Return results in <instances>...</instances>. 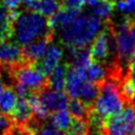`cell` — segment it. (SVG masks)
Segmentation results:
<instances>
[{"label":"cell","instance_id":"13","mask_svg":"<svg viewBox=\"0 0 135 135\" xmlns=\"http://www.w3.org/2000/svg\"><path fill=\"white\" fill-rule=\"evenodd\" d=\"M18 13L16 9H8L0 2V42L8 41L13 37V25Z\"/></svg>","mask_w":135,"mask_h":135},{"label":"cell","instance_id":"19","mask_svg":"<svg viewBox=\"0 0 135 135\" xmlns=\"http://www.w3.org/2000/svg\"><path fill=\"white\" fill-rule=\"evenodd\" d=\"M66 70H68V63L59 64L47 77L49 86L56 91H63L65 89Z\"/></svg>","mask_w":135,"mask_h":135},{"label":"cell","instance_id":"20","mask_svg":"<svg viewBox=\"0 0 135 135\" xmlns=\"http://www.w3.org/2000/svg\"><path fill=\"white\" fill-rule=\"evenodd\" d=\"M31 109H32V112H33V115L34 117L39 120V121H45L47 120L49 118V115H50V112L47 111V109L44 107V104L41 102L39 96L37 93H31L27 98H26Z\"/></svg>","mask_w":135,"mask_h":135},{"label":"cell","instance_id":"33","mask_svg":"<svg viewBox=\"0 0 135 135\" xmlns=\"http://www.w3.org/2000/svg\"><path fill=\"white\" fill-rule=\"evenodd\" d=\"M5 86H4V83H3V81H2V78H1V76H0V92L4 89Z\"/></svg>","mask_w":135,"mask_h":135},{"label":"cell","instance_id":"5","mask_svg":"<svg viewBox=\"0 0 135 135\" xmlns=\"http://www.w3.org/2000/svg\"><path fill=\"white\" fill-rule=\"evenodd\" d=\"M135 128V104H127L117 115L104 119L105 135H130Z\"/></svg>","mask_w":135,"mask_h":135},{"label":"cell","instance_id":"2","mask_svg":"<svg viewBox=\"0 0 135 135\" xmlns=\"http://www.w3.org/2000/svg\"><path fill=\"white\" fill-rule=\"evenodd\" d=\"M102 21L94 15L80 13L77 19L68 27L60 31L61 42L68 49L86 47L96 38L102 26Z\"/></svg>","mask_w":135,"mask_h":135},{"label":"cell","instance_id":"32","mask_svg":"<svg viewBox=\"0 0 135 135\" xmlns=\"http://www.w3.org/2000/svg\"><path fill=\"white\" fill-rule=\"evenodd\" d=\"M130 63H135V46H134V49H133V52H132V55H131Z\"/></svg>","mask_w":135,"mask_h":135},{"label":"cell","instance_id":"26","mask_svg":"<svg viewBox=\"0 0 135 135\" xmlns=\"http://www.w3.org/2000/svg\"><path fill=\"white\" fill-rule=\"evenodd\" d=\"M115 8L127 14L135 12V0H118L115 3Z\"/></svg>","mask_w":135,"mask_h":135},{"label":"cell","instance_id":"24","mask_svg":"<svg viewBox=\"0 0 135 135\" xmlns=\"http://www.w3.org/2000/svg\"><path fill=\"white\" fill-rule=\"evenodd\" d=\"M33 135H68L65 132L55 129L47 120L43 121Z\"/></svg>","mask_w":135,"mask_h":135},{"label":"cell","instance_id":"22","mask_svg":"<svg viewBox=\"0 0 135 135\" xmlns=\"http://www.w3.org/2000/svg\"><path fill=\"white\" fill-rule=\"evenodd\" d=\"M115 3L112 0H100L93 8L94 16L99 18L103 23L110 20V16L113 13Z\"/></svg>","mask_w":135,"mask_h":135},{"label":"cell","instance_id":"29","mask_svg":"<svg viewBox=\"0 0 135 135\" xmlns=\"http://www.w3.org/2000/svg\"><path fill=\"white\" fill-rule=\"evenodd\" d=\"M127 22H128V26H129V31L131 33V35L134 37L135 39V16L132 17H127Z\"/></svg>","mask_w":135,"mask_h":135},{"label":"cell","instance_id":"3","mask_svg":"<svg viewBox=\"0 0 135 135\" xmlns=\"http://www.w3.org/2000/svg\"><path fill=\"white\" fill-rule=\"evenodd\" d=\"M119 80L113 77H105L99 82V94L93 105V110L103 119L119 114L126 107L121 95Z\"/></svg>","mask_w":135,"mask_h":135},{"label":"cell","instance_id":"9","mask_svg":"<svg viewBox=\"0 0 135 135\" xmlns=\"http://www.w3.org/2000/svg\"><path fill=\"white\" fill-rule=\"evenodd\" d=\"M22 3L26 11L36 12L46 19L55 16L61 8L60 0H23Z\"/></svg>","mask_w":135,"mask_h":135},{"label":"cell","instance_id":"21","mask_svg":"<svg viewBox=\"0 0 135 135\" xmlns=\"http://www.w3.org/2000/svg\"><path fill=\"white\" fill-rule=\"evenodd\" d=\"M47 121L55 129L62 132H66L72 122V116L66 111H57L50 113Z\"/></svg>","mask_w":135,"mask_h":135},{"label":"cell","instance_id":"23","mask_svg":"<svg viewBox=\"0 0 135 135\" xmlns=\"http://www.w3.org/2000/svg\"><path fill=\"white\" fill-rule=\"evenodd\" d=\"M88 129H89L88 120L72 118V122L65 133L68 135H86Z\"/></svg>","mask_w":135,"mask_h":135},{"label":"cell","instance_id":"8","mask_svg":"<svg viewBox=\"0 0 135 135\" xmlns=\"http://www.w3.org/2000/svg\"><path fill=\"white\" fill-rule=\"evenodd\" d=\"M23 61L22 47L16 42H0V68H12Z\"/></svg>","mask_w":135,"mask_h":135},{"label":"cell","instance_id":"17","mask_svg":"<svg viewBox=\"0 0 135 135\" xmlns=\"http://www.w3.org/2000/svg\"><path fill=\"white\" fill-rule=\"evenodd\" d=\"M68 112L72 116V118L76 119H84L88 120L91 112L93 111V107L88 105L80 99L71 98L68 104Z\"/></svg>","mask_w":135,"mask_h":135},{"label":"cell","instance_id":"12","mask_svg":"<svg viewBox=\"0 0 135 135\" xmlns=\"http://www.w3.org/2000/svg\"><path fill=\"white\" fill-rule=\"evenodd\" d=\"M52 41L53 38H42L24 45L22 47L23 60L30 63H37L38 60L44 56Z\"/></svg>","mask_w":135,"mask_h":135},{"label":"cell","instance_id":"31","mask_svg":"<svg viewBox=\"0 0 135 135\" xmlns=\"http://www.w3.org/2000/svg\"><path fill=\"white\" fill-rule=\"evenodd\" d=\"M99 1H100V0H86V4H89L90 6H93V7H94Z\"/></svg>","mask_w":135,"mask_h":135},{"label":"cell","instance_id":"34","mask_svg":"<svg viewBox=\"0 0 135 135\" xmlns=\"http://www.w3.org/2000/svg\"><path fill=\"white\" fill-rule=\"evenodd\" d=\"M133 135H135V128H134V130H133Z\"/></svg>","mask_w":135,"mask_h":135},{"label":"cell","instance_id":"6","mask_svg":"<svg viewBox=\"0 0 135 135\" xmlns=\"http://www.w3.org/2000/svg\"><path fill=\"white\" fill-rule=\"evenodd\" d=\"M113 27H114L116 54H117V59L115 62L128 69L130 64L129 59H131V55L135 46V39L129 31V26L126 18L119 25L117 26L113 25Z\"/></svg>","mask_w":135,"mask_h":135},{"label":"cell","instance_id":"27","mask_svg":"<svg viewBox=\"0 0 135 135\" xmlns=\"http://www.w3.org/2000/svg\"><path fill=\"white\" fill-rule=\"evenodd\" d=\"M86 3V0H60V4L62 8L80 11L83 5Z\"/></svg>","mask_w":135,"mask_h":135},{"label":"cell","instance_id":"28","mask_svg":"<svg viewBox=\"0 0 135 135\" xmlns=\"http://www.w3.org/2000/svg\"><path fill=\"white\" fill-rule=\"evenodd\" d=\"M127 78L131 82V84L135 89V63H130L128 68V73H127Z\"/></svg>","mask_w":135,"mask_h":135},{"label":"cell","instance_id":"30","mask_svg":"<svg viewBox=\"0 0 135 135\" xmlns=\"http://www.w3.org/2000/svg\"><path fill=\"white\" fill-rule=\"evenodd\" d=\"M11 135H28V133L24 129L15 126V128H14V130H13V132H12Z\"/></svg>","mask_w":135,"mask_h":135},{"label":"cell","instance_id":"14","mask_svg":"<svg viewBox=\"0 0 135 135\" xmlns=\"http://www.w3.org/2000/svg\"><path fill=\"white\" fill-rule=\"evenodd\" d=\"M9 117L13 120L14 124L20 128H24L35 118L27 100L25 98H19V97L17 104L14 111L11 113Z\"/></svg>","mask_w":135,"mask_h":135},{"label":"cell","instance_id":"11","mask_svg":"<svg viewBox=\"0 0 135 135\" xmlns=\"http://www.w3.org/2000/svg\"><path fill=\"white\" fill-rule=\"evenodd\" d=\"M85 82L86 79L82 71L68 64V70L65 74V89L69 97L78 99L80 90Z\"/></svg>","mask_w":135,"mask_h":135},{"label":"cell","instance_id":"1","mask_svg":"<svg viewBox=\"0 0 135 135\" xmlns=\"http://www.w3.org/2000/svg\"><path fill=\"white\" fill-rule=\"evenodd\" d=\"M13 37L17 44L26 45L42 38H54V31L49 26L47 19L32 11H21L13 25Z\"/></svg>","mask_w":135,"mask_h":135},{"label":"cell","instance_id":"10","mask_svg":"<svg viewBox=\"0 0 135 135\" xmlns=\"http://www.w3.org/2000/svg\"><path fill=\"white\" fill-rule=\"evenodd\" d=\"M63 51L62 49L57 44H52L49 46L46 53L41 58L40 61L37 62L39 70L43 73L44 76L49 77L51 73L60 64V60L62 57Z\"/></svg>","mask_w":135,"mask_h":135},{"label":"cell","instance_id":"7","mask_svg":"<svg viewBox=\"0 0 135 135\" xmlns=\"http://www.w3.org/2000/svg\"><path fill=\"white\" fill-rule=\"evenodd\" d=\"M37 94L50 113L65 111V109H68L70 97L64 91H56L50 86H46Z\"/></svg>","mask_w":135,"mask_h":135},{"label":"cell","instance_id":"4","mask_svg":"<svg viewBox=\"0 0 135 135\" xmlns=\"http://www.w3.org/2000/svg\"><path fill=\"white\" fill-rule=\"evenodd\" d=\"M15 84H20L28 90L31 93H38L42 89L49 86L47 77L39 70L37 63L21 62L12 66Z\"/></svg>","mask_w":135,"mask_h":135},{"label":"cell","instance_id":"15","mask_svg":"<svg viewBox=\"0 0 135 135\" xmlns=\"http://www.w3.org/2000/svg\"><path fill=\"white\" fill-rule=\"evenodd\" d=\"M70 51V58H71V66H74L78 70H84L90 65L93 61L91 58L90 49L86 47H79V49H69Z\"/></svg>","mask_w":135,"mask_h":135},{"label":"cell","instance_id":"18","mask_svg":"<svg viewBox=\"0 0 135 135\" xmlns=\"http://www.w3.org/2000/svg\"><path fill=\"white\" fill-rule=\"evenodd\" d=\"M86 81L94 82V83H99L103 81L107 77V66H104L101 63L92 61L88 68L84 70H81Z\"/></svg>","mask_w":135,"mask_h":135},{"label":"cell","instance_id":"16","mask_svg":"<svg viewBox=\"0 0 135 135\" xmlns=\"http://www.w3.org/2000/svg\"><path fill=\"white\" fill-rule=\"evenodd\" d=\"M18 101V96L13 88H4L0 92V112L9 116Z\"/></svg>","mask_w":135,"mask_h":135},{"label":"cell","instance_id":"25","mask_svg":"<svg viewBox=\"0 0 135 135\" xmlns=\"http://www.w3.org/2000/svg\"><path fill=\"white\" fill-rule=\"evenodd\" d=\"M15 124L9 116L0 112V135H11Z\"/></svg>","mask_w":135,"mask_h":135}]
</instances>
